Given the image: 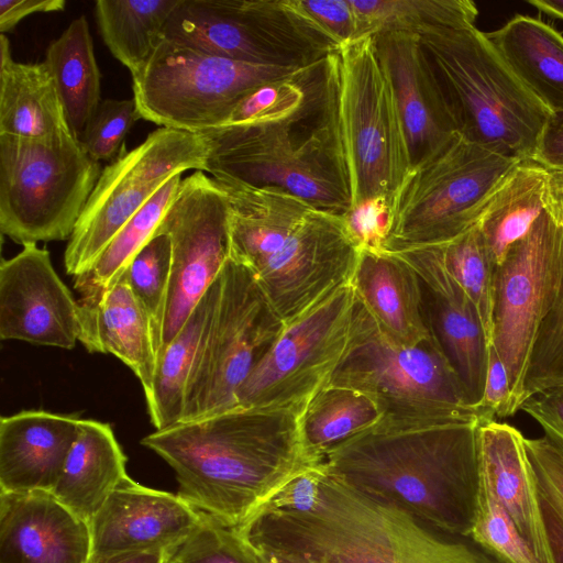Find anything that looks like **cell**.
<instances>
[{"instance_id":"11a10c76","label":"cell","mask_w":563,"mask_h":563,"mask_svg":"<svg viewBox=\"0 0 563 563\" xmlns=\"http://www.w3.org/2000/svg\"><path fill=\"white\" fill-rule=\"evenodd\" d=\"M540 12L563 21V0H528Z\"/></svg>"},{"instance_id":"db71d44e","label":"cell","mask_w":563,"mask_h":563,"mask_svg":"<svg viewBox=\"0 0 563 563\" xmlns=\"http://www.w3.org/2000/svg\"><path fill=\"white\" fill-rule=\"evenodd\" d=\"M167 552L148 551L115 556L103 563H166Z\"/></svg>"},{"instance_id":"f907efd6","label":"cell","mask_w":563,"mask_h":563,"mask_svg":"<svg viewBox=\"0 0 563 563\" xmlns=\"http://www.w3.org/2000/svg\"><path fill=\"white\" fill-rule=\"evenodd\" d=\"M65 7V0H0V32H11L27 15L58 12Z\"/></svg>"},{"instance_id":"681fc988","label":"cell","mask_w":563,"mask_h":563,"mask_svg":"<svg viewBox=\"0 0 563 563\" xmlns=\"http://www.w3.org/2000/svg\"><path fill=\"white\" fill-rule=\"evenodd\" d=\"M533 159L548 169L563 170V112L550 115Z\"/></svg>"},{"instance_id":"7bdbcfd3","label":"cell","mask_w":563,"mask_h":563,"mask_svg":"<svg viewBox=\"0 0 563 563\" xmlns=\"http://www.w3.org/2000/svg\"><path fill=\"white\" fill-rule=\"evenodd\" d=\"M166 563H253L236 528L201 512L194 530L167 552Z\"/></svg>"},{"instance_id":"bcb514c9","label":"cell","mask_w":563,"mask_h":563,"mask_svg":"<svg viewBox=\"0 0 563 563\" xmlns=\"http://www.w3.org/2000/svg\"><path fill=\"white\" fill-rule=\"evenodd\" d=\"M308 15L339 45L361 38L351 0H299Z\"/></svg>"},{"instance_id":"cb8c5ba5","label":"cell","mask_w":563,"mask_h":563,"mask_svg":"<svg viewBox=\"0 0 563 563\" xmlns=\"http://www.w3.org/2000/svg\"><path fill=\"white\" fill-rule=\"evenodd\" d=\"M80 418L24 410L0 419V492L55 487L77 438Z\"/></svg>"},{"instance_id":"c3c4849f","label":"cell","mask_w":563,"mask_h":563,"mask_svg":"<svg viewBox=\"0 0 563 563\" xmlns=\"http://www.w3.org/2000/svg\"><path fill=\"white\" fill-rule=\"evenodd\" d=\"M481 407L495 418L514 416L507 369L490 344L488 346L487 375Z\"/></svg>"},{"instance_id":"f5cc1de1","label":"cell","mask_w":563,"mask_h":563,"mask_svg":"<svg viewBox=\"0 0 563 563\" xmlns=\"http://www.w3.org/2000/svg\"><path fill=\"white\" fill-rule=\"evenodd\" d=\"M544 209L552 220L563 228V170L548 169Z\"/></svg>"},{"instance_id":"f546056e","label":"cell","mask_w":563,"mask_h":563,"mask_svg":"<svg viewBox=\"0 0 563 563\" xmlns=\"http://www.w3.org/2000/svg\"><path fill=\"white\" fill-rule=\"evenodd\" d=\"M486 35L527 90L551 114L563 112V35L522 14Z\"/></svg>"},{"instance_id":"9a60e30c","label":"cell","mask_w":563,"mask_h":563,"mask_svg":"<svg viewBox=\"0 0 563 563\" xmlns=\"http://www.w3.org/2000/svg\"><path fill=\"white\" fill-rule=\"evenodd\" d=\"M562 273L563 228L547 211L494 267L489 344L507 369L514 415L523 404L532 346L555 299Z\"/></svg>"},{"instance_id":"2e32d148","label":"cell","mask_w":563,"mask_h":563,"mask_svg":"<svg viewBox=\"0 0 563 563\" xmlns=\"http://www.w3.org/2000/svg\"><path fill=\"white\" fill-rule=\"evenodd\" d=\"M155 233L172 241V272L154 349L177 335L230 257L228 198L219 183L196 170L179 189Z\"/></svg>"},{"instance_id":"836d02e7","label":"cell","mask_w":563,"mask_h":563,"mask_svg":"<svg viewBox=\"0 0 563 563\" xmlns=\"http://www.w3.org/2000/svg\"><path fill=\"white\" fill-rule=\"evenodd\" d=\"M179 0H97L95 16L104 45L131 77L147 64Z\"/></svg>"},{"instance_id":"ab89813d","label":"cell","mask_w":563,"mask_h":563,"mask_svg":"<svg viewBox=\"0 0 563 563\" xmlns=\"http://www.w3.org/2000/svg\"><path fill=\"white\" fill-rule=\"evenodd\" d=\"M556 563H563V449L548 437L525 438Z\"/></svg>"},{"instance_id":"f6af8a7d","label":"cell","mask_w":563,"mask_h":563,"mask_svg":"<svg viewBox=\"0 0 563 563\" xmlns=\"http://www.w3.org/2000/svg\"><path fill=\"white\" fill-rule=\"evenodd\" d=\"M349 234L360 251L386 252L390 231V203L373 198L352 207L344 216Z\"/></svg>"},{"instance_id":"b9f144b4","label":"cell","mask_w":563,"mask_h":563,"mask_svg":"<svg viewBox=\"0 0 563 563\" xmlns=\"http://www.w3.org/2000/svg\"><path fill=\"white\" fill-rule=\"evenodd\" d=\"M470 538L504 563H540L481 477Z\"/></svg>"},{"instance_id":"9c48e42d","label":"cell","mask_w":563,"mask_h":563,"mask_svg":"<svg viewBox=\"0 0 563 563\" xmlns=\"http://www.w3.org/2000/svg\"><path fill=\"white\" fill-rule=\"evenodd\" d=\"M163 38L238 62L305 68L339 45L299 0H179Z\"/></svg>"},{"instance_id":"d590c367","label":"cell","mask_w":563,"mask_h":563,"mask_svg":"<svg viewBox=\"0 0 563 563\" xmlns=\"http://www.w3.org/2000/svg\"><path fill=\"white\" fill-rule=\"evenodd\" d=\"M361 38L387 32L415 35L475 26L471 0H351Z\"/></svg>"},{"instance_id":"1f68e13d","label":"cell","mask_w":563,"mask_h":563,"mask_svg":"<svg viewBox=\"0 0 563 563\" xmlns=\"http://www.w3.org/2000/svg\"><path fill=\"white\" fill-rule=\"evenodd\" d=\"M547 174L534 159L521 161L489 201L477 227L493 267L501 264L545 211Z\"/></svg>"},{"instance_id":"f1b7e54d","label":"cell","mask_w":563,"mask_h":563,"mask_svg":"<svg viewBox=\"0 0 563 563\" xmlns=\"http://www.w3.org/2000/svg\"><path fill=\"white\" fill-rule=\"evenodd\" d=\"M126 476V455L111 426L81 419L77 438L51 494L89 522Z\"/></svg>"},{"instance_id":"277c9868","label":"cell","mask_w":563,"mask_h":563,"mask_svg":"<svg viewBox=\"0 0 563 563\" xmlns=\"http://www.w3.org/2000/svg\"><path fill=\"white\" fill-rule=\"evenodd\" d=\"M236 530L324 563H504L482 547L446 538L404 510L361 494L325 470L312 509L258 511Z\"/></svg>"},{"instance_id":"8d00e7d4","label":"cell","mask_w":563,"mask_h":563,"mask_svg":"<svg viewBox=\"0 0 563 563\" xmlns=\"http://www.w3.org/2000/svg\"><path fill=\"white\" fill-rule=\"evenodd\" d=\"M181 179V174L169 178L117 233L92 267L74 277V287L81 298H97L119 279L136 253L154 236Z\"/></svg>"},{"instance_id":"e0dca14e","label":"cell","mask_w":563,"mask_h":563,"mask_svg":"<svg viewBox=\"0 0 563 563\" xmlns=\"http://www.w3.org/2000/svg\"><path fill=\"white\" fill-rule=\"evenodd\" d=\"M358 254L344 217L314 208L255 276L287 323L349 284Z\"/></svg>"},{"instance_id":"d6a6232c","label":"cell","mask_w":563,"mask_h":563,"mask_svg":"<svg viewBox=\"0 0 563 563\" xmlns=\"http://www.w3.org/2000/svg\"><path fill=\"white\" fill-rule=\"evenodd\" d=\"M48 66L74 136L79 140L101 100V75L85 15L74 19L46 49Z\"/></svg>"},{"instance_id":"6da1fadb","label":"cell","mask_w":563,"mask_h":563,"mask_svg":"<svg viewBox=\"0 0 563 563\" xmlns=\"http://www.w3.org/2000/svg\"><path fill=\"white\" fill-rule=\"evenodd\" d=\"M478 422L383 417L321 465L361 494L431 528L470 538L479 488Z\"/></svg>"},{"instance_id":"d4e9b609","label":"cell","mask_w":563,"mask_h":563,"mask_svg":"<svg viewBox=\"0 0 563 563\" xmlns=\"http://www.w3.org/2000/svg\"><path fill=\"white\" fill-rule=\"evenodd\" d=\"M350 284L378 330L395 345L415 346L433 336L421 279L398 253L360 251Z\"/></svg>"},{"instance_id":"60d3db41","label":"cell","mask_w":563,"mask_h":563,"mask_svg":"<svg viewBox=\"0 0 563 563\" xmlns=\"http://www.w3.org/2000/svg\"><path fill=\"white\" fill-rule=\"evenodd\" d=\"M558 387H563V273L555 299L532 346L523 383V402Z\"/></svg>"},{"instance_id":"4fadbf2b","label":"cell","mask_w":563,"mask_h":563,"mask_svg":"<svg viewBox=\"0 0 563 563\" xmlns=\"http://www.w3.org/2000/svg\"><path fill=\"white\" fill-rule=\"evenodd\" d=\"M207 144L198 133L159 126L134 148L122 146L99 179L70 235L68 275L88 272L125 223L173 176L205 172Z\"/></svg>"},{"instance_id":"7a4b0ae2","label":"cell","mask_w":563,"mask_h":563,"mask_svg":"<svg viewBox=\"0 0 563 563\" xmlns=\"http://www.w3.org/2000/svg\"><path fill=\"white\" fill-rule=\"evenodd\" d=\"M300 415L238 407L155 430L141 444L174 471L183 500L238 528L294 476L319 464L307 453Z\"/></svg>"},{"instance_id":"816d5d0a","label":"cell","mask_w":563,"mask_h":563,"mask_svg":"<svg viewBox=\"0 0 563 563\" xmlns=\"http://www.w3.org/2000/svg\"><path fill=\"white\" fill-rule=\"evenodd\" d=\"M242 537V536H241ZM253 563H324L309 554L244 538Z\"/></svg>"},{"instance_id":"7dc6e473","label":"cell","mask_w":563,"mask_h":563,"mask_svg":"<svg viewBox=\"0 0 563 563\" xmlns=\"http://www.w3.org/2000/svg\"><path fill=\"white\" fill-rule=\"evenodd\" d=\"M520 410L536 420L544 435L563 449V387L529 398Z\"/></svg>"},{"instance_id":"ba28073f","label":"cell","mask_w":563,"mask_h":563,"mask_svg":"<svg viewBox=\"0 0 563 563\" xmlns=\"http://www.w3.org/2000/svg\"><path fill=\"white\" fill-rule=\"evenodd\" d=\"M102 172L74 136L0 134V231L25 245L69 240Z\"/></svg>"},{"instance_id":"5b68a950","label":"cell","mask_w":563,"mask_h":563,"mask_svg":"<svg viewBox=\"0 0 563 563\" xmlns=\"http://www.w3.org/2000/svg\"><path fill=\"white\" fill-rule=\"evenodd\" d=\"M457 133L490 152L533 159L551 112L475 26L419 35Z\"/></svg>"},{"instance_id":"7402d4cb","label":"cell","mask_w":563,"mask_h":563,"mask_svg":"<svg viewBox=\"0 0 563 563\" xmlns=\"http://www.w3.org/2000/svg\"><path fill=\"white\" fill-rule=\"evenodd\" d=\"M89 523L48 492H0V563H89Z\"/></svg>"},{"instance_id":"8fae6325","label":"cell","mask_w":563,"mask_h":563,"mask_svg":"<svg viewBox=\"0 0 563 563\" xmlns=\"http://www.w3.org/2000/svg\"><path fill=\"white\" fill-rule=\"evenodd\" d=\"M301 69L238 62L162 38L132 77L133 98L142 119L201 134L227 124L255 88Z\"/></svg>"},{"instance_id":"4316f807","label":"cell","mask_w":563,"mask_h":563,"mask_svg":"<svg viewBox=\"0 0 563 563\" xmlns=\"http://www.w3.org/2000/svg\"><path fill=\"white\" fill-rule=\"evenodd\" d=\"M217 181L228 198L230 258L247 266L254 274L284 246L314 209L279 187Z\"/></svg>"},{"instance_id":"30bf717a","label":"cell","mask_w":563,"mask_h":563,"mask_svg":"<svg viewBox=\"0 0 563 563\" xmlns=\"http://www.w3.org/2000/svg\"><path fill=\"white\" fill-rule=\"evenodd\" d=\"M335 57L351 208L373 198L390 203L411 169V158L389 76L374 36L339 47Z\"/></svg>"},{"instance_id":"ac0fdd59","label":"cell","mask_w":563,"mask_h":563,"mask_svg":"<svg viewBox=\"0 0 563 563\" xmlns=\"http://www.w3.org/2000/svg\"><path fill=\"white\" fill-rule=\"evenodd\" d=\"M79 336L78 301L45 247L23 245L0 265V338L70 350Z\"/></svg>"},{"instance_id":"8992f818","label":"cell","mask_w":563,"mask_h":563,"mask_svg":"<svg viewBox=\"0 0 563 563\" xmlns=\"http://www.w3.org/2000/svg\"><path fill=\"white\" fill-rule=\"evenodd\" d=\"M357 298V297H356ZM328 385L371 396L384 417L488 422L495 417L468 404L464 387L435 338L395 345L357 299L347 350Z\"/></svg>"},{"instance_id":"3957f363","label":"cell","mask_w":563,"mask_h":563,"mask_svg":"<svg viewBox=\"0 0 563 563\" xmlns=\"http://www.w3.org/2000/svg\"><path fill=\"white\" fill-rule=\"evenodd\" d=\"M335 52L318 64L306 96L294 107L201 133L207 144L205 172L220 181L279 187L319 210L344 216L351 209V188L340 132Z\"/></svg>"},{"instance_id":"ffe728a7","label":"cell","mask_w":563,"mask_h":563,"mask_svg":"<svg viewBox=\"0 0 563 563\" xmlns=\"http://www.w3.org/2000/svg\"><path fill=\"white\" fill-rule=\"evenodd\" d=\"M393 253L401 255L419 275L432 335L456 372L468 404L479 408L489 342L477 310L448 271L438 245Z\"/></svg>"},{"instance_id":"484cf974","label":"cell","mask_w":563,"mask_h":563,"mask_svg":"<svg viewBox=\"0 0 563 563\" xmlns=\"http://www.w3.org/2000/svg\"><path fill=\"white\" fill-rule=\"evenodd\" d=\"M78 341L91 353L123 362L148 394L156 368L151 318L128 283L119 279L97 298L78 301Z\"/></svg>"},{"instance_id":"83f0119b","label":"cell","mask_w":563,"mask_h":563,"mask_svg":"<svg viewBox=\"0 0 563 563\" xmlns=\"http://www.w3.org/2000/svg\"><path fill=\"white\" fill-rule=\"evenodd\" d=\"M0 134L43 140L74 136L46 63L15 62L5 34L0 35Z\"/></svg>"},{"instance_id":"f35d334b","label":"cell","mask_w":563,"mask_h":563,"mask_svg":"<svg viewBox=\"0 0 563 563\" xmlns=\"http://www.w3.org/2000/svg\"><path fill=\"white\" fill-rule=\"evenodd\" d=\"M170 272L172 241L165 233H155L120 275L147 311L153 339L161 322Z\"/></svg>"},{"instance_id":"7c38bea8","label":"cell","mask_w":563,"mask_h":563,"mask_svg":"<svg viewBox=\"0 0 563 563\" xmlns=\"http://www.w3.org/2000/svg\"><path fill=\"white\" fill-rule=\"evenodd\" d=\"M218 282L214 314L187 382L180 422L238 408L239 389L285 325L247 266L229 257Z\"/></svg>"},{"instance_id":"5bb4252c","label":"cell","mask_w":563,"mask_h":563,"mask_svg":"<svg viewBox=\"0 0 563 563\" xmlns=\"http://www.w3.org/2000/svg\"><path fill=\"white\" fill-rule=\"evenodd\" d=\"M356 295L345 284L285 323L238 391V407L302 412L342 361L354 328Z\"/></svg>"},{"instance_id":"52a82bcc","label":"cell","mask_w":563,"mask_h":563,"mask_svg":"<svg viewBox=\"0 0 563 563\" xmlns=\"http://www.w3.org/2000/svg\"><path fill=\"white\" fill-rule=\"evenodd\" d=\"M521 161L457 134L411 167L390 202L387 252L446 244L473 227Z\"/></svg>"},{"instance_id":"603a6c76","label":"cell","mask_w":563,"mask_h":563,"mask_svg":"<svg viewBox=\"0 0 563 563\" xmlns=\"http://www.w3.org/2000/svg\"><path fill=\"white\" fill-rule=\"evenodd\" d=\"M477 449L479 477L539 562L556 563L522 433L505 422H483Z\"/></svg>"},{"instance_id":"44dd1931","label":"cell","mask_w":563,"mask_h":563,"mask_svg":"<svg viewBox=\"0 0 563 563\" xmlns=\"http://www.w3.org/2000/svg\"><path fill=\"white\" fill-rule=\"evenodd\" d=\"M389 76L410 152L411 167L439 152L459 133L422 54L418 35L374 36Z\"/></svg>"},{"instance_id":"74e56055","label":"cell","mask_w":563,"mask_h":563,"mask_svg":"<svg viewBox=\"0 0 563 563\" xmlns=\"http://www.w3.org/2000/svg\"><path fill=\"white\" fill-rule=\"evenodd\" d=\"M438 246L448 271L477 310L490 343L494 267L477 224L455 240Z\"/></svg>"},{"instance_id":"e575fe53","label":"cell","mask_w":563,"mask_h":563,"mask_svg":"<svg viewBox=\"0 0 563 563\" xmlns=\"http://www.w3.org/2000/svg\"><path fill=\"white\" fill-rule=\"evenodd\" d=\"M383 417V410L371 396L327 385L308 401L299 418L307 453L320 463L330 449L375 426Z\"/></svg>"},{"instance_id":"4dcf8cb0","label":"cell","mask_w":563,"mask_h":563,"mask_svg":"<svg viewBox=\"0 0 563 563\" xmlns=\"http://www.w3.org/2000/svg\"><path fill=\"white\" fill-rule=\"evenodd\" d=\"M218 296L217 278L177 335L156 357L152 388L144 395L155 430H164L181 421L187 382L213 318Z\"/></svg>"},{"instance_id":"ee69618b","label":"cell","mask_w":563,"mask_h":563,"mask_svg":"<svg viewBox=\"0 0 563 563\" xmlns=\"http://www.w3.org/2000/svg\"><path fill=\"white\" fill-rule=\"evenodd\" d=\"M141 118L134 98L104 99L87 122L78 142L96 162H112Z\"/></svg>"},{"instance_id":"d6986e66","label":"cell","mask_w":563,"mask_h":563,"mask_svg":"<svg viewBox=\"0 0 563 563\" xmlns=\"http://www.w3.org/2000/svg\"><path fill=\"white\" fill-rule=\"evenodd\" d=\"M200 518L201 512L177 494L143 486L126 476L88 522L89 563L139 552H168Z\"/></svg>"}]
</instances>
